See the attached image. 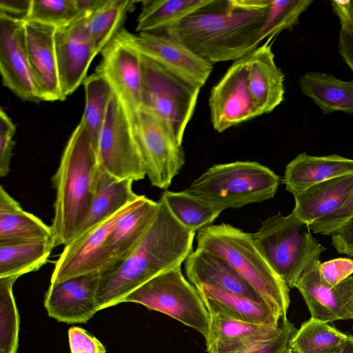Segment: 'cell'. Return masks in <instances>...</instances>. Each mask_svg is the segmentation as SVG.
<instances>
[{
	"label": "cell",
	"instance_id": "obj_39",
	"mask_svg": "<svg viewBox=\"0 0 353 353\" xmlns=\"http://www.w3.org/2000/svg\"><path fill=\"white\" fill-rule=\"evenodd\" d=\"M16 125L2 109L0 110V176L5 177L10 170Z\"/></svg>",
	"mask_w": 353,
	"mask_h": 353
},
{
	"label": "cell",
	"instance_id": "obj_8",
	"mask_svg": "<svg viewBox=\"0 0 353 353\" xmlns=\"http://www.w3.org/2000/svg\"><path fill=\"white\" fill-rule=\"evenodd\" d=\"M143 305L171 316L205 338L210 327V314L196 288L182 273L181 266L154 277L128 295L122 303Z\"/></svg>",
	"mask_w": 353,
	"mask_h": 353
},
{
	"label": "cell",
	"instance_id": "obj_27",
	"mask_svg": "<svg viewBox=\"0 0 353 353\" xmlns=\"http://www.w3.org/2000/svg\"><path fill=\"white\" fill-rule=\"evenodd\" d=\"M133 182L128 179L114 178L99 167L92 204L74 238L137 201L141 195L134 192Z\"/></svg>",
	"mask_w": 353,
	"mask_h": 353
},
{
	"label": "cell",
	"instance_id": "obj_51",
	"mask_svg": "<svg viewBox=\"0 0 353 353\" xmlns=\"http://www.w3.org/2000/svg\"><path fill=\"white\" fill-rule=\"evenodd\" d=\"M352 336H353V325H352Z\"/></svg>",
	"mask_w": 353,
	"mask_h": 353
},
{
	"label": "cell",
	"instance_id": "obj_45",
	"mask_svg": "<svg viewBox=\"0 0 353 353\" xmlns=\"http://www.w3.org/2000/svg\"><path fill=\"white\" fill-rule=\"evenodd\" d=\"M332 244L339 254L353 257V217L332 234Z\"/></svg>",
	"mask_w": 353,
	"mask_h": 353
},
{
	"label": "cell",
	"instance_id": "obj_30",
	"mask_svg": "<svg viewBox=\"0 0 353 353\" xmlns=\"http://www.w3.org/2000/svg\"><path fill=\"white\" fill-rule=\"evenodd\" d=\"M54 247L53 238L0 243V278L18 279L38 270Z\"/></svg>",
	"mask_w": 353,
	"mask_h": 353
},
{
	"label": "cell",
	"instance_id": "obj_44",
	"mask_svg": "<svg viewBox=\"0 0 353 353\" xmlns=\"http://www.w3.org/2000/svg\"><path fill=\"white\" fill-rule=\"evenodd\" d=\"M341 22L339 50L345 62L353 72V19L337 14Z\"/></svg>",
	"mask_w": 353,
	"mask_h": 353
},
{
	"label": "cell",
	"instance_id": "obj_22",
	"mask_svg": "<svg viewBox=\"0 0 353 353\" xmlns=\"http://www.w3.org/2000/svg\"><path fill=\"white\" fill-rule=\"evenodd\" d=\"M209 314L210 327L205 337L208 353H241L273 336L280 325H257L219 313Z\"/></svg>",
	"mask_w": 353,
	"mask_h": 353
},
{
	"label": "cell",
	"instance_id": "obj_1",
	"mask_svg": "<svg viewBox=\"0 0 353 353\" xmlns=\"http://www.w3.org/2000/svg\"><path fill=\"white\" fill-rule=\"evenodd\" d=\"M269 0H212L165 30L212 63L236 61L259 46Z\"/></svg>",
	"mask_w": 353,
	"mask_h": 353
},
{
	"label": "cell",
	"instance_id": "obj_40",
	"mask_svg": "<svg viewBox=\"0 0 353 353\" xmlns=\"http://www.w3.org/2000/svg\"><path fill=\"white\" fill-rule=\"evenodd\" d=\"M296 331L294 325L287 318L282 319L277 332L273 336L241 353H285Z\"/></svg>",
	"mask_w": 353,
	"mask_h": 353
},
{
	"label": "cell",
	"instance_id": "obj_19",
	"mask_svg": "<svg viewBox=\"0 0 353 353\" xmlns=\"http://www.w3.org/2000/svg\"><path fill=\"white\" fill-rule=\"evenodd\" d=\"M56 28L34 21H24L23 23L26 51L41 99L44 101H63L55 50Z\"/></svg>",
	"mask_w": 353,
	"mask_h": 353
},
{
	"label": "cell",
	"instance_id": "obj_36",
	"mask_svg": "<svg viewBox=\"0 0 353 353\" xmlns=\"http://www.w3.org/2000/svg\"><path fill=\"white\" fill-rule=\"evenodd\" d=\"M17 278H0V353H17L19 316L12 293Z\"/></svg>",
	"mask_w": 353,
	"mask_h": 353
},
{
	"label": "cell",
	"instance_id": "obj_47",
	"mask_svg": "<svg viewBox=\"0 0 353 353\" xmlns=\"http://www.w3.org/2000/svg\"><path fill=\"white\" fill-rule=\"evenodd\" d=\"M105 0H74L78 13L81 16L90 15Z\"/></svg>",
	"mask_w": 353,
	"mask_h": 353
},
{
	"label": "cell",
	"instance_id": "obj_37",
	"mask_svg": "<svg viewBox=\"0 0 353 353\" xmlns=\"http://www.w3.org/2000/svg\"><path fill=\"white\" fill-rule=\"evenodd\" d=\"M312 2V0H269L262 40H271L282 31L292 29L298 24L301 14Z\"/></svg>",
	"mask_w": 353,
	"mask_h": 353
},
{
	"label": "cell",
	"instance_id": "obj_24",
	"mask_svg": "<svg viewBox=\"0 0 353 353\" xmlns=\"http://www.w3.org/2000/svg\"><path fill=\"white\" fill-rule=\"evenodd\" d=\"M159 208V201L143 195L137 205L119 219L107 239V248L114 262L111 270L139 246L155 220Z\"/></svg>",
	"mask_w": 353,
	"mask_h": 353
},
{
	"label": "cell",
	"instance_id": "obj_13",
	"mask_svg": "<svg viewBox=\"0 0 353 353\" xmlns=\"http://www.w3.org/2000/svg\"><path fill=\"white\" fill-rule=\"evenodd\" d=\"M101 53L96 73L109 84L132 121L141 108V54L127 41L121 30Z\"/></svg>",
	"mask_w": 353,
	"mask_h": 353
},
{
	"label": "cell",
	"instance_id": "obj_43",
	"mask_svg": "<svg viewBox=\"0 0 353 353\" xmlns=\"http://www.w3.org/2000/svg\"><path fill=\"white\" fill-rule=\"evenodd\" d=\"M68 339L71 353H105L104 345L81 327H71Z\"/></svg>",
	"mask_w": 353,
	"mask_h": 353
},
{
	"label": "cell",
	"instance_id": "obj_50",
	"mask_svg": "<svg viewBox=\"0 0 353 353\" xmlns=\"http://www.w3.org/2000/svg\"><path fill=\"white\" fill-rule=\"evenodd\" d=\"M285 353H294V352L292 350V349L288 345V347L286 349Z\"/></svg>",
	"mask_w": 353,
	"mask_h": 353
},
{
	"label": "cell",
	"instance_id": "obj_14",
	"mask_svg": "<svg viewBox=\"0 0 353 353\" xmlns=\"http://www.w3.org/2000/svg\"><path fill=\"white\" fill-rule=\"evenodd\" d=\"M248 55L234 61L211 90V122L218 132L259 117L248 85Z\"/></svg>",
	"mask_w": 353,
	"mask_h": 353
},
{
	"label": "cell",
	"instance_id": "obj_38",
	"mask_svg": "<svg viewBox=\"0 0 353 353\" xmlns=\"http://www.w3.org/2000/svg\"><path fill=\"white\" fill-rule=\"evenodd\" d=\"M77 18L74 0H31L28 12L23 20L59 28Z\"/></svg>",
	"mask_w": 353,
	"mask_h": 353
},
{
	"label": "cell",
	"instance_id": "obj_18",
	"mask_svg": "<svg viewBox=\"0 0 353 353\" xmlns=\"http://www.w3.org/2000/svg\"><path fill=\"white\" fill-rule=\"evenodd\" d=\"M320 263L319 259L309 265L294 285L301 294L311 317L325 323L353 319V276L329 286L320 277Z\"/></svg>",
	"mask_w": 353,
	"mask_h": 353
},
{
	"label": "cell",
	"instance_id": "obj_20",
	"mask_svg": "<svg viewBox=\"0 0 353 353\" xmlns=\"http://www.w3.org/2000/svg\"><path fill=\"white\" fill-rule=\"evenodd\" d=\"M184 262L187 278L196 288L201 285L216 287L256 302L265 303L259 294L220 256L196 248Z\"/></svg>",
	"mask_w": 353,
	"mask_h": 353
},
{
	"label": "cell",
	"instance_id": "obj_35",
	"mask_svg": "<svg viewBox=\"0 0 353 353\" xmlns=\"http://www.w3.org/2000/svg\"><path fill=\"white\" fill-rule=\"evenodd\" d=\"M347 337L328 323L311 317L296 330L288 345L294 353H330Z\"/></svg>",
	"mask_w": 353,
	"mask_h": 353
},
{
	"label": "cell",
	"instance_id": "obj_12",
	"mask_svg": "<svg viewBox=\"0 0 353 353\" xmlns=\"http://www.w3.org/2000/svg\"><path fill=\"white\" fill-rule=\"evenodd\" d=\"M142 196L65 245L55 263L50 283L91 273L101 275L110 271L114 262L107 248L108 234L119 219L133 208Z\"/></svg>",
	"mask_w": 353,
	"mask_h": 353
},
{
	"label": "cell",
	"instance_id": "obj_34",
	"mask_svg": "<svg viewBox=\"0 0 353 353\" xmlns=\"http://www.w3.org/2000/svg\"><path fill=\"white\" fill-rule=\"evenodd\" d=\"M83 84L85 103L81 120L89 132L92 145L97 152L99 139L113 92L107 81L96 72L87 77Z\"/></svg>",
	"mask_w": 353,
	"mask_h": 353
},
{
	"label": "cell",
	"instance_id": "obj_4",
	"mask_svg": "<svg viewBox=\"0 0 353 353\" xmlns=\"http://www.w3.org/2000/svg\"><path fill=\"white\" fill-rule=\"evenodd\" d=\"M197 248L225 259L259 294L265 303L287 318L290 288L274 272L253 240L252 234L228 223L199 230Z\"/></svg>",
	"mask_w": 353,
	"mask_h": 353
},
{
	"label": "cell",
	"instance_id": "obj_31",
	"mask_svg": "<svg viewBox=\"0 0 353 353\" xmlns=\"http://www.w3.org/2000/svg\"><path fill=\"white\" fill-rule=\"evenodd\" d=\"M212 0H143L136 30L150 32L165 30L179 23Z\"/></svg>",
	"mask_w": 353,
	"mask_h": 353
},
{
	"label": "cell",
	"instance_id": "obj_17",
	"mask_svg": "<svg viewBox=\"0 0 353 353\" xmlns=\"http://www.w3.org/2000/svg\"><path fill=\"white\" fill-rule=\"evenodd\" d=\"M100 277L99 273H91L50 283L44 299L48 315L66 323L88 322L99 311Z\"/></svg>",
	"mask_w": 353,
	"mask_h": 353
},
{
	"label": "cell",
	"instance_id": "obj_9",
	"mask_svg": "<svg viewBox=\"0 0 353 353\" xmlns=\"http://www.w3.org/2000/svg\"><path fill=\"white\" fill-rule=\"evenodd\" d=\"M97 154L99 167L114 178L138 181L146 176L132 123L114 94Z\"/></svg>",
	"mask_w": 353,
	"mask_h": 353
},
{
	"label": "cell",
	"instance_id": "obj_23",
	"mask_svg": "<svg viewBox=\"0 0 353 353\" xmlns=\"http://www.w3.org/2000/svg\"><path fill=\"white\" fill-rule=\"evenodd\" d=\"M293 196L292 212L311 225L339 210L353 196V174L319 183Z\"/></svg>",
	"mask_w": 353,
	"mask_h": 353
},
{
	"label": "cell",
	"instance_id": "obj_2",
	"mask_svg": "<svg viewBox=\"0 0 353 353\" xmlns=\"http://www.w3.org/2000/svg\"><path fill=\"white\" fill-rule=\"evenodd\" d=\"M136 250L114 270L101 275L99 310L121 303L133 291L159 274L181 266L192 252L196 232L183 227L164 201Z\"/></svg>",
	"mask_w": 353,
	"mask_h": 353
},
{
	"label": "cell",
	"instance_id": "obj_15",
	"mask_svg": "<svg viewBox=\"0 0 353 353\" xmlns=\"http://www.w3.org/2000/svg\"><path fill=\"white\" fill-rule=\"evenodd\" d=\"M23 19L0 12V72L3 84L23 101H42L25 48Z\"/></svg>",
	"mask_w": 353,
	"mask_h": 353
},
{
	"label": "cell",
	"instance_id": "obj_10",
	"mask_svg": "<svg viewBox=\"0 0 353 353\" xmlns=\"http://www.w3.org/2000/svg\"><path fill=\"white\" fill-rule=\"evenodd\" d=\"M152 185L166 190L185 165V152L161 120L141 108L131 121Z\"/></svg>",
	"mask_w": 353,
	"mask_h": 353
},
{
	"label": "cell",
	"instance_id": "obj_11",
	"mask_svg": "<svg viewBox=\"0 0 353 353\" xmlns=\"http://www.w3.org/2000/svg\"><path fill=\"white\" fill-rule=\"evenodd\" d=\"M121 30L127 41L141 54L194 85L201 88L212 72L213 63L199 56L167 30L138 34L124 28Z\"/></svg>",
	"mask_w": 353,
	"mask_h": 353
},
{
	"label": "cell",
	"instance_id": "obj_25",
	"mask_svg": "<svg viewBox=\"0 0 353 353\" xmlns=\"http://www.w3.org/2000/svg\"><path fill=\"white\" fill-rule=\"evenodd\" d=\"M353 174V159L338 154L301 153L285 167L283 183L293 195L331 179Z\"/></svg>",
	"mask_w": 353,
	"mask_h": 353
},
{
	"label": "cell",
	"instance_id": "obj_28",
	"mask_svg": "<svg viewBox=\"0 0 353 353\" xmlns=\"http://www.w3.org/2000/svg\"><path fill=\"white\" fill-rule=\"evenodd\" d=\"M53 238L51 225L25 211L0 186V243Z\"/></svg>",
	"mask_w": 353,
	"mask_h": 353
},
{
	"label": "cell",
	"instance_id": "obj_48",
	"mask_svg": "<svg viewBox=\"0 0 353 353\" xmlns=\"http://www.w3.org/2000/svg\"><path fill=\"white\" fill-rule=\"evenodd\" d=\"M331 5L336 15L343 14L353 19V0L332 1Z\"/></svg>",
	"mask_w": 353,
	"mask_h": 353
},
{
	"label": "cell",
	"instance_id": "obj_26",
	"mask_svg": "<svg viewBox=\"0 0 353 353\" xmlns=\"http://www.w3.org/2000/svg\"><path fill=\"white\" fill-rule=\"evenodd\" d=\"M196 289L209 312L257 325L278 326L283 319L279 312L265 303L209 285H201Z\"/></svg>",
	"mask_w": 353,
	"mask_h": 353
},
{
	"label": "cell",
	"instance_id": "obj_16",
	"mask_svg": "<svg viewBox=\"0 0 353 353\" xmlns=\"http://www.w3.org/2000/svg\"><path fill=\"white\" fill-rule=\"evenodd\" d=\"M87 17L81 16L56 28L55 50L63 100L83 83L90 63L97 55L87 30Z\"/></svg>",
	"mask_w": 353,
	"mask_h": 353
},
{
	"label": "cell",
	"instance_id": "obj_49",
	"mask_svg": "<svg viewBox=\"0 0 353 353\" xmlns=\"http://www.w3.org/2000/svg\"><path fill=\"white\" fill-rule=\"evenodd\" d=\"M330 353H353V336L348 335L347 339Z\"/></svg>",
	"mask_w": 353,
	"mask_h": 353
},
{
	"label": "cell",
	"instance_id": "obj_7",
	"mask_svg": "<svg viewBox=\"0 0 353 353\" xmlns=\"http://www.w3.org/2000/svg\"><path fill=\"white\" fill-rule=\"evenodd\" d=\"M141 108L161 120L182 144L201 88L141 54Z\"/></svg>",
	"mask_w": 353,
	"mask_h": 353
},
{
	"label": "cell",
	"instance_id": "obj_3",
	"mask_svg": "<svg viewBox=\"0 0 353 353\" xmlns=\"http://www.w3.org/2000/svg\"><path fill=\"white\" fill-rule=\"evenodd\" d=\"M99 168L97 152L81 120L52 178L56 192L51 225L55 247L65 246L75 237L92 204Z\"/></svg>",
	"mask_w": 353,
	"mask_h": 353
},
{
	"label": "cell",
	"instance_id": "obj_33",
	"mask_svg": "<svg viewBox=\"0 0 353 353\" xmlns=\"http://www.w3.org/2000/svg\"><path fill=\"white\" fill-rule=\"evenodd\" d=\"M161 198L174 217L183 227L194 232L210 225L221 212L185 190H165Z\"/></svg>",
	"mask_w": 353,
	"mask_h": 353
},
{
	"label": "cell",
	"instance_id": "obj_42",
	"mask_svg": "<svg viewBox=\"0 0 353 353\" xmlns=\"http://www.w3.org/2000/svg\"><path fill=\"white\" fill-rule=\"evenodd\" d=\"M353 217V196L339 210L310 225L314 233L332 235Z\"/></svg>",
	"mask_w": 353,
	"mask_h": 353
},
{
	"label": "cell",
	"instance_id": "obj_6",
	"mask_svg": "<svg viewBox=\"0 0 353 353\" xmlns=\"http://www.w3.org/2000/svg\"><path fill=\"white\" fill-rule=\"evenodd\" d=\"M253 240L274 272L289 288L294 285L303 271L319 260L326 248L311 233L310 225L292 212H280L261 223L252 234Z\"/></svg>",
	"mask_w": 353,
	"mask_h": 353
},
{
	"label": "cell",
	"instance_id": "obj_32",
	"mask_svg": "<svg viewBox=\"0 0 353 353\" xmlns=\"http://www.w3.org/2000/svg\"><path fill=\"white\" fill-rule=\"evenodd\" d=\"M136 2L130 0H105L87 17V30L97 54L121 30L128 12L132 10Z\"/></svg>",
	"mask_w": 353,
	"mask_h": 353
},
{
	"label": "cell",
	"instance_id": "obj_41",
	"mask_svg": "<svg viewBox=\"0 0 353 353\" xmlns=\"http://www.w3.org/2000/svg\"><path fill=\"white\" fill-rule=\"evenodd\" d=\"M319 272L322 281L334 286L353 274V260L341 257L320 263Z\"/></svg>",
	"mask_w": 353,
	"mask_h": 353
},
{
	"label": "cell",
	"instance_id": "obj_5",
	"mask_svg": "<svg viewBox=\"0 0 353 353\" xmlns=\"http://www.w3.org/2000/svg\"><path fill=\"white\" fill-rule=\"evenodd\" d=\"M279 179L258 162L238 161L211 166L185 191L222 212L272 199Z\"/></svg>",
	"mask_w": 353,
	"mask_h": 353
},
{
	"label": "cell",
	"instance_id": "obj_21",
	"mask_svg": "<svg viewBox=\"0 0 353 353\" xmlns=\"http://www.w3.org/2000/svg\"><path fill=\"white\" fill-rule=\"evenodd\" d=\"M270 41L248 55V85L259 116L273 111L285 92L284 74L275 63Z\"/></svg>",
	"mask_w": 353,
	"mask_h": 353
},
{
	"label": "cell",
	"instance_id": "obj_29",
	"mask_svg": "<svg viewBox=\"0 0 353 353\" xmlns=\"http://www.w3.org/2000/svg\"><path fill=\"white\" fill-rule=\"evenodd\" d=\"M299 86L324 114L341 111L353 114V80L344 81L330 74L308 72L300 77Z\"/></svg>",
	"mask_w": 353,
	"mask_h": 353
},
{
	"label": "cell",
	"instance_id": "obj_46",
	"mask_svg": "<svg viewBox=\"0 0 353 353\" xmlns=\"http://www.w3.org/2000/svg\"><path fill=\"white\" fill-rule=\"evenodd\" d=\"M30 3L31 0H1L0 12L24 19Z\"/></svg>",
	"mask_w": 353,
	"mask_h": 353
}]
</instances>
